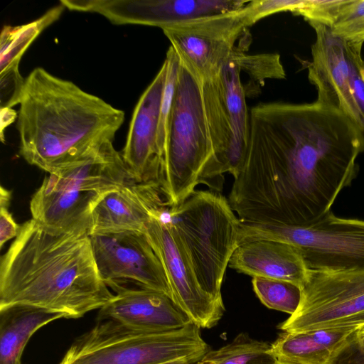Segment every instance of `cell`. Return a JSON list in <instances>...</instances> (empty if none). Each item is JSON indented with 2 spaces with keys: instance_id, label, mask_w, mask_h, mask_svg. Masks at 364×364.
<instances>
[{
  "instance_id": "1",
  "label": "cell",
  "mask_w": 364,
  "mask_h": 364,
  "mask_svg": "<svg viewBox=\"0 0 364 364\" xmlns=\"http://www.w3.org/2000/svg\"><path fill=\"white\" fill-rule=\"evenodd\" d=\"M364 133L318 101L250 110L243 165L228 202L240 221L304 225L330 212L358 171Z\"/></svg>"
},
{
  "instance_id": "2",
  "label": "cell",
  "mask_w": 364,
  "mask_h": 364,
  "mask_svg": "<svg viewBox=\"0 0 364 364\" xmlns=\"http://www.w3.org/2000/svg\"><path fill=\"white\" fill-rule=\"evenodd\" d=\"M88 235L52 231L31 219L1 257L0 308L26 304L77 318L114 296Z\"/></svg>"
},
{
  "instance_id": "3",
  "label": "cell",
  "mask_w": 364,
  "mask_h": 364,
  "mask_svg": "<svg viewBox=\"0 0 364 364\" xmlns=\"http://www.w3.org/2000/svg\"><path fill=\"white\" fill-rule=\"evenodd\" d=\"M124 119L122 110L36 68L25 79L18 112L19 154L52 173L96 155Z\"/></svg>"
},
{
  "instance_id": "4",
  "label": "cell",
  "mask_w": 364,
  "mask_h": 364,
  "mask_svg": "<svg viewBox=\"0 0 364 364\" xmlns=\"http://www.w3.org/2000/svg\"><path fill=\"white\" fill-rule=\"evenodd\" d=\"M223 178L205 115L202 82L179 60L159 185L168 206L173 207L200 183L220 191Z\"/></svg>"
},
{
  "instance_id": "5",
  "label": "cell",
  "mask_w": 364,
  "mask_h": 364,
  "mask_svg": "<svg viewBox=\"0 0 364 364\" xmlns=\"http://www.w3.org/2000/svg\"><path fill=\"white\" fill-rule=\"evenodd\" d=\"M132 183L121 154L107 143L88 159L44 177L30 202L32 219L56 232L90 235L98 202Z\"/></svg>"
},
{
  "instance_id": "6",
  "label": "cell",
  "mask_w": 364,
  "mask_h": 364,
  "mask_svg": "<svg viewBox=\"0 0 364 364\" xmlns=\"http://www.w3.org/2000/svg\"><path fill=\"white\" fill-rule=\"evenodd\" d=\"M193 323L162 332L99 320L77 338L59 364H163L187 359L197 364L210 350Z\"/></svg>"
},
{
  "instance_id": "7",
  "label": "cell",
  "mask_w": 364,
  "mask_h": 364,
  "mask_svg": "<svg viewBox=\"0 0 364 364\" xmlns=\"http://www.w3.org/2000/svg\"><path fill=\"white\" fill-rule=\"evenodd\" d=\"M167 216L187 251L198 281L207 293L223 300L221 286L238 245L240 220L228 200L215 191H195Z\"/></svg>"
},
{
  "instance_id": "8",
  "label": "cell",
  "mask_w": 364,
  "mask_h": 364,
  "mask_svg": "<svg viewBox=\"0 0 364 364\" xmlns=\"http://www.w3.org/2000/svg\"><path fill=\"white\" fill-rule=\"evenodd\" d=\"M259 240H277L296 247L310 270L364 269V220L339 218L331 210L304 225L240 221L239 245Z\"/></svg>"
},
{
  "instance_id": "9",
  "label": "cell",
  "mask_w": 364,
  "mask_h": 364,
  "mask_svg": "<svg viewBox=\"0 0 364 364\" xmlns=\"http://www.w3.org/2000/svg\"><path fill=\"white\" fill-rule=\"evenodd\" d=\"M310 25L316 40L308 77L317 90L316 101L343 113L364 133L363 43L340 38L324 25Z\"/></svg>"
},
{
  "instance_id": "10",
  "label": "cell",
  "mask_w": 364,
  "mask_h": 364,
  "mask_svg": "<svg viewBox=\"0 0 364 364\" xmlns=\"http://www.w3.org/2000/svg\"><path fill=\"white\" fill-rule=\"evenodd\" d=\"M364 326V269H309L296 311L278 328L286 332Z\"/></svg>"
},
{
  "instance_id": "11",
  "label": "cell",
  "mask_w": 364,
  "mask_h": 364,
  "mask_svg": "<svg viewBox=\"0 0 364 364\" xmlns=\"http://www.w3.org/2000/svg\"><path fill=\"white\" fill-rule=\"evenodd\" d=\"M250 26L245 6L237 11L172 24L162 31L179 60L202 82L220 73L236 48V41Z\"/></svg>"
},
{
  "instance_id": "12",
  "label": "cell",
  "mask_w": 364,
  "mask_h": 364,
  "mask_svg": "<svg viewBox=\"0 0 364 364\" xmlns=\"http://www.w3.org/2000/svg\"><path fill=\"white\" fill-rule=\"evenodd\" d=\"M168 208L151 215L145 234L164 267L173 301L192 323L210 328L223 316V301L200 285L184 245L167 216Z\"/></svg>"
},
{
  "instance_id": "13",
  "label": "cell",
  "mask_w": 364,
  "mask_h": 364,
  "mask_svg": "<svg viewBox=\"0 0 364 364\" xmlns=\"http://www.w3.org/2000/svg\"><path fill=\"white\" fill-rule=\"evenodd\" d=\"M90 237L99 274L108 287L130 281L171 299L164 267L145 233L105 232Z\"/></svg>"
},
{
  "instance_id": "14",
  "label": "cell",
  "mask_w": 364,
  "mask_h": 364,
  "mask_svg": "<svg viewBox=\"0 0 364 364\" xmlns=\"http://www.w3.org/2000/svg\"><path fill=\"white\" fill-rule=\"evenodd\" d=\"M242 0H62L70 10L100 14L114 24L166 26L243 9Z\"/></svg>"
},
{
  "instance_id": "15",
  "label": "cell",
  "mask_w": 364,
  "mask_h": 364,
  "mask_svg": "<svg viewBox=\"0 0 364 364\" xmlns=\"http://www.w3.org/2000/svg\"><path fill=\"white\" fill-rule=\"evenodd\" d=\"M166 71L164 60L135 107L121 153L129 173L137 183L159 184L163 159L157 144V134Z\"/></svg>"
},
{
  "instance_id": "16",
  "label": "cell",
  "mask_w": 364,
  "mask_h": 364,
  "mask_svg": "<svg viewBox=\"0 0 364 364\" xmlns=\"http://www.w3.org/2000/svg\"><path fill=\"white\" fill-rule=\"evenodd\" d=\"M168 206L156 183H132L107 193L92 214L90 235L117 232H146L152 215Z\"/></svg>"
},
{
  "instance_id": "17",
  "label": "cell",
  "mask_w": 364,
  "mask_h": 364,
  "mask_svg": "<svg viewBox=\"0 0 364 364\" xmlns=\"http://www.w3.org/2000/svg\"><path fill=\"white\" fill-rule=\"evenodd\" d=\"M117 292L100 309L98 320L109 319L151 332L178 329L192 323L166 294L148 289L112 287Z\"/></svg>"
},
{
  "instance_id": "18",
  "label": "cell",
  "mask_w": 364,
  "mask_h": 364,
  "mask_svg": "<svg viewBox=\"0 0 364 364\" xmlns=\"http://www.w3.org/2000/svg\"><path fill=\"white\" fill-rule=\"evenodd\" d=\"M228 266L252 277H259L292 282L301 288L309 269L300 251L277 240H259L237 246Z\"/></svg>"
},
{
  "instance_id": "19",
  "label": "cell",
  "mask_w": 364,
  "mask_h": 364,
  "mask_svg": "<svg viewBox=\"0 0 364 364\" xmlns=\"http://www.w3.org/2000/svg\"><path fill=\"white\" fill-rule=\"evenodd\" d=\"M235 50L218 75L232 129V141L228 173L234 178L237 177L243 165L250 128V111L245 102L247 93L241 82L242 70Z\"/></svg>"
},
{
  "instance_id": "20",
  "label": "cell",
  "mask_w": 364,
  "mask_h": 364,
  "mask_svg": "<svg viewBox=\"0 0 364 364\" xmlns=\"http://www.w3.org/2000/svg\"><path fill=\"white\" fill-rule=\"evenodd\" d=\"M64 315L37 306L14 304L0 308V364H21L24 348L42 326Z\"/></svg>"
},
{
  "instance_id": "21",
  "label": "cell",
  "mask_w": 364,
  "mask_h": 364,
  "mask_svg": "<svg viewBox=\"0 0 364 364\" xmlns=\"http://www.w3.org/2000/svg\"><path fill=\"white\" fill-rule=\"evenodd\" d=\"M65 8L60 3L32 22L18 26H4L0 36V73L19 63L32 42L60 17Z\"/></svg>"
},
{
  "instance_id": "22",
  "label": "cell",
  "mask_w": 364,
  "mask_h": 364,
  "mask_svg": "<svg viewBox=\"0 0 364 364\" xmlns=\"http://www.w3.org/2000/svg\"><path fill=\"white\" fill-rule=\"evenodd\" d=\"M277 358L272 346L264 341L238 335L230 343L210 350L198 362L201 364H274Z\"/></svg>"
},
{
  "instance_id": "23",
  "label": "cell",
  "mask_w": 364,
  "mask_h": 364,
  "mask_svg": "<svg viewBox=\"0 0 364 364\" xmlns=\"http://www.w3.org/2000/svg\"><path fill=\"white\" fill-rule=\"evenodd\" d=\"M271 346L277 359L299 364H326L331 355L308 332L283 331Z\"/></svg>"
},
{
  "instance_id": "24",
  "label": "cell",
  "mask_w": 364,
  "mask_h": 364,
  "mask_svg": "<svg viewBox=\"0 0 364 364\" xmlns=\"http://www.w3.org/2000/svg\"><path fill=\"white\" fill-rule=\"evenodd\" d=\"M253 289L261 302L269 309L292 315L301 297V288L290 282L256 277Z\"/></svg>"
},
{
  "instance_id": "25",
  "label": "cell",
  "mask_w": 364,
  "mask_h": 364,
  "mask_svg": "<svg viewBox=\"0 0 364 364\" xmlns=\"http://www.w3.org/2000/svg\"><path fill=\"white\" fill-rule=\"evenodd\" d=\"M235 52L241 70L247 73L253 82L263 85L267 78L283 79L286 76L278 54L247 55L242 46H237Z\"/></svg>"
},
{
  "instance_id": "26",
  "label": "cell",
  "mask_w": 364,
  "mask_h": 364,
  "mask_svg": "<svg viewBox=\"0 0 364 364\" xmlns=\"http://www.w3.org/2000/svg\"><path fill=\"white\" fill-rule=\"evenodd\" d=\"M331 30L346 41L363 43L364 0L346 1Z\"/></svg>"
},
{
  "instance_id": "27",
  "label": "cell",
  "mask_w": 364,
  "mask_h": 364,
  "mask_svg": "<svg viewBox=\"0 0 364 364\" xmlns=\"http://www.w3.org/2000/svg\"><path fill=\"white\" fill-rule=\"evenodd\" d=\"M346 1L302 0L294 14L302 16L310 23H319L330 28Z\"/></svg>"
},
{
  "instance_id": "28",
  "label": "cell",
  "mask_w": 364,
  "mask_h": 364,
  "mask_svg": "<svg viewBox=\"0 0 364 364\" xmlns=\"http://www.w3.org/2000/svg\"><path fill=\"white\" fill-rule=\"evenodd\" d=\"M18 65L16 63L0 73V108H12L21 102L25 80Z\"/></svg>"
},
{
  "instance_id": "29",
  "label": "cell",
  "mask_w": 364,
  "mask_h": 364,
  "mask_svg": "<svg viewBox=\"0 0 364 364\" xmlns=\"http://www.w3.org/2000/svg\"><path fill=\"white\" fill-rule=\"evenodd\" d=\"M357 329L350 328H322L307 331L319 345L331 353L340 348Z\"/></svg>"
},
{
  "instance_id": "30",
  "label": "cell",
  "mask_w": 364,
  "mask_h": 364,
  "mask_svg": "<svg viewBox=\"0 0 364 364\" xmlns=\"http://www.w3.org/2000/svg\"><path fill=\"white\" fill-rule=\"evenodd\" d=\"M11 200H0V247L12 238H16L19 232L21 225L14 220L9 210Z\"/></svg>"
},
{
  "instance_id": "31",
  "label": "cell",
  "mask_w": 364,
  "mask_h": 364,
  "mask_svg": "<svg viewBox=\"0 0 364 364\" xmlns=\"http://www.w3.org/2000/svg\"><path fill=\"white\" fill-rule=\"evenodd\" d=\"M1 116V138L4 142V130L13 123L18 117V114L12 108H0Z\"/></svg>"
},
{
  "instance_id": "32",
  "label": "cell",
  "mask_w": 364,
  "mask_h": 364,
  "mask_svg": "<svg viewBox=\"0 0 364 364\" xmlns=\"http://www.w3.org/2000/svg\"><path fill=\"white\" fill-rule=\"evenodd\" d=\"M354 334L358 342L364 346V326L358 328Z\"/></svg>"
},
{
  "instance_id": "33",
  "label": "cell",
  "mask_w": 364,
  "mask_h": 364,
  "mask_svg": "<svg viewBox=\"0 0 364 364\" xmlns=\"http://www.w3.org/2000/svg\"><path fill=\"white\" fill-rule=\"evenodd\" d=\"M163 364H196L191 360L187 359H178L173 361H171L168 363H163Z\"/></svg>"
},
{
  "instance_id": "34",
  "label": "cell",
  "mask_w": 364,
  "mask_h": 364,
  "mask_svg": "<svg viewBox=\"0 0 364 364\" xmlns=\"http://www.w3.org/2000/svg\"><path fill=\"white\" fill-rule=\"evenodd\" d=\"M274 364H299V363L277 359V360L276 361V363Z\"/></svg>"
},
{
  "instance_id": "35",
  "label": "cell",
  "mask_w": 364,
  "mask_h": 364,
  "mask_svg": "<svg viewBox=\"0 0 364 364\" xmlns=\"http://www.w3.org/2000/svg\"><path fill=\"white\" fill-rule=\"evenodd\" d=\"M197 364H201V363H198Z\"/></svg>"
}]
</instances>
